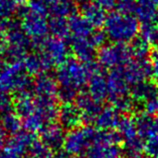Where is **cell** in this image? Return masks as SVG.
<instances>
[{"instance_id": "cell-3", "label": "cell", "mask_w": 158, "mask_h": 158, "mask_svg": "<svg viewBox=\"0 0 158 158\" xmlns=\"http://www.w3.org/2000/svg\"><path fill=\"white\" fill-rule=\"evenodd\" d=\"M140 31L139 19L133 14L114 11L107 15L104 22V33L115 44H126L137 37Z\"/></svg>"}, {"instance_id": "cell-9", "label": "cell", "mask_w": 158, "mask_h": 158, "mask_svg": "<svg viewBox=\"0 0 158 158\" xmlns=\"http://www.w3.org/2000/svg\"><path fill=\"white\" fill-rule=\"evenodd\" d=\"M49 67L60 65L68 59L69 48L64 38L52 35L45 37L40 42V52Z\"/></svg>"}, {"instance_id": "cell-2", "label": "cell", "mask_w": 158, "mask_h": 158, "mask_svg": "<svg viewBox=\"0 0 158 158\" xmlns=\"http://www.w3.org/2000/svg\"><path fill=\"white\" fill-rule=\"evenodd\" d=\"M91 63H84L78 59H67L60 64L56 71V81L60 88L68 89L79 93L89 83L96 72Z\"/></svg>"}, {"instance_id": "cell-29", "label": "cell", "mask_w": 158, "mask_h": 158, "mask_svg": "<svg viewBox=\"0 0 158 158\" xmlns=\"http://www.w3.org/2000/svg\"><path fill=\"white\" fill-rule=\"evenodd\" d=\"M49 31L52 35L64 38L70 35V27H69V19L64 17H51L48 21Z\"/></svg>"}, {"instance_id": "cell-16", "label": "cell", "mask_w": 158, "mask_h": 158, "mask_svg": "<svg viewBox=\"0 0 158 158\" xmlns=\"http://www.w3.org/2000/svg\"><path fill=\"white\" fill-rule=\"evenodd\" d=\"M77 104L83 114L84 121L86 122H95V119L102 109L100 103L92 97L89 93H81L76 99Z\"/></svg>"}, {"instance_id": "cell-37", "label": "cell", "mask_w": 158, "mask_h": 158, "mask_svg": "<svg viewBox=\"0 0 158 158\" xmlns=\"http://www.w3.org/2000/svg\"><path fill=\"white\" fill-rule=\"evenodd\" d=\"M150 70H151V77L153 81L158 85V49H155L151 52L150 56Z\"/></svg>"}, {"instance_id": "cell-12", "label": "cell", "mask_w": 158, "mask_h": 158, "mask_svg": "<svg viewBox=\"0 0 158 158\" xmlns=\"http://www.w3.org/2000/svg\"><path fill=\"white\" fill-rule=\"evenodd\" d=\"M35 142V138L30 132H19L7 141L2 152L0 153V158H22L24 153L29 151L31 145Z\"/></svg>"}, {"instance_id": "cell-23", "label": "cell", "mask_w": 158, "mask_h": 158, "mask_svg": "<svg viewBox=\"0 0 158 158\" xmlns=\"http://www.w3.org/2000/svg\"><path fill=\"white\" fill-rule=\"evenodd\" d=\"M88 93L99 103H101L106 98H108L107 78L104 75H102L101 73L95 72L92 75L91 79L88 83Z\"/></svg>"}, {"instance_id": "cell-11", "label": "cell", "mask_w": 158, "mask_h": 158, "mask_svg": "<svg viewBox=\"0 0 158 158\" xmlns=\"http://www.w3.org/2000/svg\"><path fill=\"white\" fill-rule=\"evenodd\" d=\"M117 70L129 84V86H136L142 82H145L146 79L151 75L150 63L146 60L132 59L124 65L118 68Z\"/></svg>"}, {"instance_id": "cell-4", "label": "cell", "mask_w": 158, "mask_h": 158, "mask_svg": "<svg viewBox=\"0 0 158 158\" xmlns=\"http://www.w3.org/2000/svg\"><path fill=\"white\" fill-rule=\"evenodd\" d=\"M30 85L29 75L21 63L11 61L0 70V96L20 93L27 90Z\"/></svg>"}, {"instance_id": "cell-17", "label": "cell", "mask_w": 158, "mask_h": 158, "mask_svg": "<svg viewBox=\"0 0 158 158\" xmlns=\"http://www.w3.org/2000/svg\"><path fill=\"white\" fill-rule=\"evenodd\" d=\"M108 84V98L111 100L117 99L122 96L128 95V91L130 89L129 84L124 80L117 69L112 70L110 75L107 78Z\"/></svg>"}, {"instance_id": "cell-25", "label": "cell", "mask_w": 158, "mask_h": 158, "mask_svg": "<svg viewBox=\"0 0 158 158\" xmlns=\"http://www.w3.org/2000/svg\"><path fill=\"white\" fill-rule=\"evenodd\" d=\"M51 17H70L74 14L75 5L71 0H44Z\"/></svg>"}, {"instance_id": "cell-40", "label": "cell", "mask_w": 158, "mask_h": 158, "mask_svg": "<svg viewBox=\"0 0 158 158\" xmlns=\"http://www.w3.org/2000/svg\"><path fill=\"white\" fill-rule=\"evenodd\" d=\"M4 138H5V132L4 130L2 129V127L0 126V153L2 152L3 148H4Z\"/></svg>"}, {"instance_id": "cell-5", "label": "cell", "mask_w": 158, "mask_h": 158, "mask_svg": "<svg viewBox=\"0 0 158 158\" xmlns=\"http://www.w3.org/2000/svg\"><path fill=\"white\" fill-rule=\"evenodd\" d=\"M5 29L7 42L5 53L12 61L22 63L28 55V49L31 45L30 38L21 29L20 24L15 22H7Z\"/></svg>"}, {"instance_id": "cell-6", "label": "cell", "mask_w": 158, "mask_h": 158, "mask_svg": "<svg viewBox=\"0 0 158 158\" xmlns=\"http://www.w3.org/2000/svg\"><path fill=\"white\" fill-rule=\"evenodd\" d=\"M99 129L92 127H77L71 129L65 134L64 149L67 154L70 155H81L85 151H89L93 146L98 137Z\"/></svg>"}, {"instance_id": "cell-13", "label": "cell", "mask_w": 158, "mask_h": 158, "mask_svg": "<svg viewBox=\"0 0 158 158\" xmlns=\"http://www.w3.org/2000/svg\"><path fill=\"white\" fill-rule=\"evenodd\" d=\"M59 83L52 76L41 74L36 77L33 83V94L35 97L47 100H56L59 94Z\"/></svg>"}, {"instance_id": "cell-42", "label": "cell", "mask_w": 158, "mask_h": 158, "mask_svg": "<svg viewBox=\"0 0 158 158\" xmlns=\"http://www.w3.org/2000/svg\"><path fill=\"white\" fill-rule=\"evenodd\" d=\"M61 158H89V157H85L83 155H70V154H67V155L63 156Z\"/></svg>"}, {"instance_id": "cell-41", "label": "cell", "mask_w": 158, "mask_h": 158, "mask_svg": "<svg viewBox=\"0 0 158 158\" xmlns=\"http://www.w3.org/2000/svg\"><path fill=\"white\" fill-rule=\"evenodd\" d=\"M131 158H152V156L148 155V154H143V153H137L131 156Z\"/></svg>"}, {"instance_id": "cell-24", "label": "cell", "mask_w": 158, "mask_h": 158, "mask_svg": "<svg viewBox=\"0 0 158 158\" xmlns=\"http://www.w3.org/2000/svg\"><path fill=\"white\" fill-rule=\"evenodd\" d=\"M22 65L29 76H40L52 69L40 52L28 53L22 61Z\"/></svg>"}, {"instance_id": "cell-36", "label": "cell", "mask_w": 158, "mask_h": 158, "mask_svg": "<svg viewBox=\"0 0 158 158\" xmlns=\"http://www.w3.org/2000/svg\"><path fill=\"white\" fill-rule=\"evenodd\" d=\"M145 114L152 117H158V96L143 104Z\"/></svg>"}, {"instance_id": "cell-34", "label": "cell", "mask_w": 158, "mask_h": 158, "mask_svg": "<svg viewBox=\"0 0 158 158\" xmlns=\"http://www.w3.org/2000/svg\"><path fill=\"white\" fill-rule=\"evenodd\" d=\"M134 102L135 101L133 100V98L128 95L122 96V97H119L112 101L113 107L116 108L120 113H128V112L132 111L135 105Z\"/></svg>"}, {"instance_id": "cell-21", "label": "cell", "mask_w": 158, "mask_h": 158, "mask_svg": "<svg viewBox=\"0 0 158 158\" xmlns=\"http://www.w3.org/2000/svg\"><path fill=\"white\" fill-rule=\"evenodd\" d=\"M81 14L94 27H99V26L104 25V22H105L107 18L106 9H104L102 6H100L95 1H88L82 4V6H81Z\"/></svg>"}, {"instance_id": "cell-27", "label": "cell", "mask_w": 158, "mask_h": 158, "mask_svg": "<svg viewBox=\"0 0 158 158\" xmlns=\"http://www.w3.org/2000/svg\"><path fill=\"white\" fill-rule=\"evenodd\" d=\"M158 96V85L149 83L147 81L134 86L132 89V96L135 102L144 104Z\"/></svg>"}, {"instance_id": "cell-20", "label": "cell", "mask_w": 158, "mask_h": 158, "mask_svg": "<svg viewBox=\"0 0 158 158\" xmlns=\"http://www.w3.org/2000/svg\"><path fill=\"white\" fill-rule=\"evenodd\" d=\"M71 48L76 57L84 63H91L96 52V48L89 38H72Z\"/></svg>"}, {"instance_id": "cell-18", "label": "cell", "mask_w": 158, "mask_h": 158, "mask_svg": "<svg viewBox=\"0 0 158 158\" xmlns=\"http://www.w3.org/2000/svg\"><path fill=\"white\" fill-rule=\"evenodd\" d=\"M121 113L114 107H105L100 110L95 123L101 130H113L118 128L122 120Z\"/></svg>"}, {"instance_id": "cell-32", "label": "cell", "mask_w": 158, "mask_h": 158, "mask_svg": "<svg viewBox=\"0 0 158 158\" xmlns=\"http://www.w3.org/2000/svg\"><path fill=\"white\" fill-rule=\"evenodd\" d=\"M141 36L150 44H158V21L144 23L141 27Z\"/></svg>"}, {"instance_id": "cell-14", "label": "cell", "mask_w": 158, "mask_h": 158, "mask_svg": "<svg viewBox=\"0 0 158 158\" xmlns=\"http://www.w3.org/2000/svg\"><path fill=\"white\" fill-rule=\"evenodd\" d=\"M64 131L60 124L49 123L40 130V141L52 150L60 149L64 146Z\"/></svg>"}, {"instance_id": "cell-8", "label": "cell", "mask_w": 158, "mask_h": 158, "mask_svg": "<svg viewBox=\"0 0 158 158\" xmlns=\"http://www.w3.org/2000/svg\"><path fill=\"white\" fill-rule=\"evenodd\" d=\"M138 132L144 141V148L150 156L158 157V117L139 114L135 118Z\"/></svg>"}, {"instance_id": "cell-46", "label": "cell", "mask_w": 158, "mask_h": 158, "mask_svg": "<svg viewBox=\"0 0 158 158\" xmlns=\"http://www.w3.org/2000/svg\"><path fill=\"white\" fill-rule=\"evenodd\" d=\"M157 158H158V157H157Z\"/></svg>"}, {"instance_id": "cell-31", "label": "cell", "mask_w": 158, "mask_h": 158, "mask_svg": "<svg viewBox=\"0 0 158 158\" xmlns=\"http://www.w3.org/2000/svg\"><path fill=\"white\" fill-rule=\"evenodd\" d=\"M129 48L133 59L136 60H145L150 52V44L142 36L133 40Z\"/></svg>"}, {"instance_id": "cell-30", "label": "cell", "mask_w": 158, "mask_h": 158, "mask_svg": "<svg viewBox=\"0 0 158 158\" xmlns=\"http://www.w3.org/2000/svg\"><path fill=\"white\" fill-rule=\"evenodd\" d=\"M24 5V0H0V18H10Z\"/></svg>"}, {"instance_id": "cell-43", "label": "cell", "mask_w": 158, "mask_h": 158, "mask_svg": "<svg viewBox=\"0 0 158 158\" xmlns=\"http://www.w3.org/2000/svg\"><path fill=\"white\" fill-rule=\"evenodd\" d=\"M6 23H7V21H6V20H4V19H1V18H0V30L5 29Z\"/></svg>"}, {"instance_id": "cell-19", "label": "cell", "mask_w": 158, "mask_h": 158, "mask_svg": "<svg viewBox=\"0 0 158 158\" xmlns=\"http://www.w3.org/2000/svg\"><path fill=\"white\" fill-rule=\"evenodd\" d=\"M69 27L72 38H89L95 31V27L82 14L74 13L69 17Z\"/></svg>"}, {"instance_id": "cell-33", "label": "cell", "mask_w": 158, "mask_h": 158, "mask_svg": "<svg viewBox=\"0 0 158 158\" xmlns=\"http://www.w3.org/2000/svg\"><path fill=\"white\" fill-rule=\"evenodd\" d=\"M30 158H56V156L53 154L52 150L47 147L42 142L36 141L31 145L29 149Z\"/></svg>"}, {"instance_id": "cell-10", "label": "cell", "mask_w": 158, "mask_h": 158, "mask_svg": "<svg viewBox=\"0 0 158 158\" xmlns=\"http://www.w3.org/2000/svg\"><path fill=\"white\" fill-rule=\"evenodd\" d=\"M118 129V134L127 151L131 153V155L140 153L141 149L144 147V141L138 132L135 120L128 117H123Z\"/></svg>"}, {"instance_id": "cell-45", "label": "cell", "mask_w": 158, "mask_h": 158, "mask_svg": "<svg viewBox=\"0 0 158 158\" xmlns=\"http://www.w3.org/2000/svg\"><path fill=\"white\" fill-rule=\"evenodd\" d=\"M4 67V64H2V61H1V60H0V70H1V69Z\"/></svg>"}, {"instance_id": "cell-35", "label": "cell", "mask_w": 158, "mask_h": 158, "mask_svg": "<svg viewBox=\"0 0 158 158\" xmlns=\"http://www.w3.org/2000/svg\"><path fill=\"white\" fill-rule=\"evenodd\" d=\"M116 11L126 14H132L136 12L137 0H117L116 1Z\"/></svg>"}, {"instance_id": "cell-1", "label": "cell", "mask_w": 158, "mask_h": 158, "mask_svg": "<svg viewBox=\"0 0 158 158\" xmlns=\"http://www.w3.org/2000/svg\"><path fill=\"white\" fill-rule=\"evenodd\" d=\"M21 16L20 27L30 40L40 42L49 31L48 7L44 0H31L19 10Z\"/></svg>"}, {"instance_id": "cell-38", "label": "cell", "mask_w": 158, "mask_h": 158, "mask_svg": "<svg viewBox=\"0 0 158 158\" xmlns=\"http://www.w3.org/2000/svg\"><path fill=\"white\" fill-rule=\"evenodd\" d=\"M14 107V103L9 97V95H2L0 96V113L4 114L7 112L12 111Z\"/></svg>"}, {"instance_id": "cell-7", "label": "cell", "mask_w": 158, "mask_h": 158, "mask_svg": "<svg viewBox=\"0 0 158 158\" xmlns=\"http://www.w3.org/2000/svg\"><path fill=\"white\" fill-rule=\"evenodd\" d=\"M98 63L107 70H115L133 59L130 48L125 44H110L103 45L97 55Z\"/></svg>"}, {"instance_id": "cell-26", "label": "cell", "mask_w": 158, "mask_h": 158, "mask_svg": "<svg viewBox=\"0 0 158 158\" xmlns=\"http://www.w3.org/2000/svg\"><path fill=\"white\" fill-rule=\"evenodd\" d=\"M88 152L89 158H119L120 148L117 143L96 142Z\"/></svg>"}, {"instance_id": "cell-22", "label": "cell", "mask_w": 158, "mask_h": 158, "mask_svg": "<svg viewBox=\"0 0 158 158\" xmlns=\"http://www.w3.org/2000/svg\"><path fill=\"white\" fill-rule=\"evenodd\" d=\"M136 17L142 23L158 21V0H137Z\"/></svg>"}, {"instance_id": "cell-28", "label": "cell", "mask_w": 158, "mask_h": 158, "mask_svg": "<svg viewBox=\"0 0 158 158\" xmlns=\"http://www.w3.org/2000/svg\"><path fill=\"white\" fill-rule=\"evenodd\" d=\"M0 126L4 130L5 133H8L11 135H15L20 132L22 124L21 118L18 116L16 112H7V113L1 114L0 118Z\"/></svg>"}, {"instance_id": "cell-39", "label": "cell", "mask_w": 158, "mask_h": 158, "mask_svg": "<svg viewBox=\"0 0 158 158\" xmlns=\"http://www.w3.org/2000/svg\"><path fill=\"white\" fill-rule=\"evenodd\" d=\"M6 48H7L6 37L4 34H3L2 30H0V56H1L3 53H5Z\"/></svg>"}, {"instance_id": "cell-15", "label": "cell", "mask_w": 158, "mask_h": 158, "mask_svg": "<svg viewBox=\"0 0 158 158\" xmlns=\"http://www.w3.org/2000/svg\"><path fill=\"white\" fill-rule=\"evenodd\" d=\"M57 119L61 126L70 130L79 127L84 121L82 112L78 106L73 103H64L59 109Z\"/></svg>"}, {"instance_id": "cell-44", "label": "cell", "mask_w": 158, "mask_h": 158, "mask_svg": "<svg viewBox=\"0 0 158 158\" xmlns=\"http://www.w3.org/2000/svg\"><path fill=\"white\" fill-rule=\"evenodd\" d=\"M75 1H77V2H79V3H81V4H84V3H86V2H88L89 0H75Z\"/></svg>"}]
</instances>
